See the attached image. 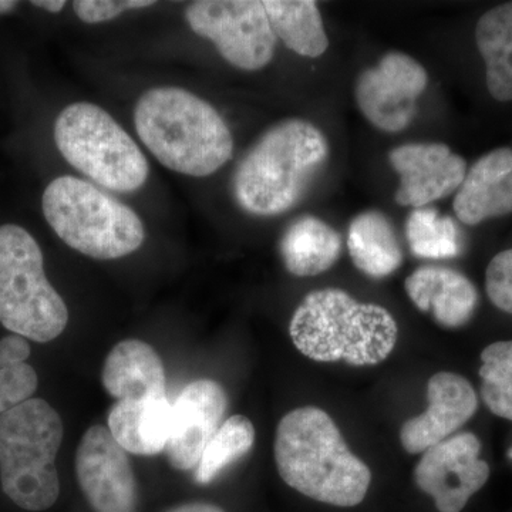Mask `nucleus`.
<instances>
[{"label":"nucleus","instance_id":"25","mask_svg":"<svg viewBox=\"0 0 512 512\" xmlns=\"http://www.w3.org/2000/svg\"><path fill=\"white\" fill-rule=\"evenodd\" d=\"M406 238L417 258H456L463 249L456 222L431 208H417L409 215Z\"/></svg>","mask_w":512,"mask_h":512},{"label":"nucleus","instance_id":"8","mask_svg":"<svg viewBox=\"0 0 512 512\" xmlns=\"http://www.w3.org/2000/svg\"><path fill=\"white\" fill-rule=\"evenodd\" d=\"M55 141L64 160L100 187L133 192L146 184L150 167L143 151L96 104L67 106L55 121Z\"/></svg>","mask_w":512,"mask_h":512},{"label":"nucleus","instance_id":"18","mask_svg":"<svg viewBox=\"0 0 512 512\" xmlns=\"http://www.w3.org/2000/svg\"><path fill=\"white\" fill-rule=\"evenodd\" d=\"M407 295L444 328H460L473 318L478 292L473 282L444 266H421L406 279Z\"/></svg>","mask_w":512,"mask_h":512},{"label":"nucleus","instance_id":"21","mask_svg":"<svg viewBox=\"0 0 512 512\" xmlns=\"http://www.w3.org/2000/svg\"><path fill=\"white\" fill-rule=\"evenodd\" d=\"M348 249L356 268L370 278H386L403 262L392 222L380 211L362 212L350 222Z\"/></svg>","mask_w":512,"mask_h":512},{"label":"nucleus","instance_id":"22","mask_svg":"<svg viewBox=\"0 0 512 512\" xmlns=\"http://www.w3.org/2000/svg\"><path fill=\"white\" fill-rule=\"evenodd\" d=\"M476 40L487 70L488 92L512 100V2L495 6L477 23Z\"/></svg>","mask_w":512,"mask_h":512},{"label":"nucleus","instance_id":"2","mask_svg":"<svg viewBox=\"0 0 512 512\" xmlns=\"http://www.w3.org/2000/svg\"><path fill=\"white\" fill-rule=\"evenodd\" d=\"M134 126L144 146L175 173L208 177L234 153V138L220 113L180 87L144 93L134 110Z\"/></svg>","mask_w":512,"mask_h":512},{"label":"nucleus","instance_id":"31","mask_svg":"<svg viewBox=\"0 0 512 512\" xmlns=\"http://www.w3.org/2000/svg\"><path fill=\"white\" fill-rule=\"evenodd\" d=\"M32 5L45 9L50 13H59L66 6V2L64 0H33Z\"/></svg>","mask_w":512,"mask_h":512},{"label":"nucleus","instance_id":"20","mask_svg":"<svg viewBox=\"0 0 512 512\" xmlns=\"http://www.w3.org/2000/svg\"><path fill=\"white\" fill-rule=\"evenodd\" d=\"M286 271L295 276H316L335 265L342 252V239L325 221L306 217L293 221L279 244Z\"/></svg>","mask_w":512,"mask_h":512},{"label":"nucleus","instance_id":"11","mask_svg":"<svg viewBox=\"0 0 512 512\" xmlns=\"http://www.w3.org/2000/svg\"><path fill=\"white\" fill-rule=\"evenodd\" d=\"M476 434L460 433L424 451L414 480L433 497L440 512H461L490 477V467L480 460Z\"/></svg>","mask_w":512,"mask_h":512},{"label":"nucleus","instance_id":"6","mask_svg":"<svg viewBox=\"0 0 512 512\" xmlns=\"http://www.w3.org/2000/svg\"><path fill=\"white\" fill-rule=\"evenodd\" d=\"M43 214L67 247L94 259H119L146 239L140 217L123 202L80 178H56L47 185Z\"/></svg>","mask_w":512,"mask_h":512},{"label":"nucleus","instance_id":"32","mask_svg":"<svg viewBox=\"0 0 512 512\" xmlns=\"http://www.w3.org/2000/svg\"><path fill=\"white\" fill-rule=\"evenodd\" d=\"M18 6V2L15 0H0V15H5V13H9L10 10H13Z\"/></svg>","mask_w":512,"mask_h":512},{"label":"nucleus","instance_id":"10","mask_svg":"<svg viewBox=\"0 0 512 512\" xmlns=\"http://www.w3.org/2000/svg\"><path fill=\"white\" fill-rule=\"evenodd\" d=\"M429 76L413 57L387 53L379 66L357 79V106L373 126L387 133H399L412 123L416 101L426 90Z\"/></svg>","mask_w":512,"mask_h":512},{"label":"nucleus","instance_id":"23","mask_svg":"<svg viewBox=\"0 0 512 512\" xmlns=\"http://www.w3.org/2000/svg\"><path fill=\"white\" fill-rule=\"evenodd\" d=\"M264 8L275 36L303 57L322 56L329 39L318 3L311 0H265Z\"/></svg>","mask_w":512,"mask_h":512},{"label":"nucleus","instance_id":"24","mask_svg":"<svg viewBox=\"0 0 512 512\" xmlns=\"http://www.w3.org/2000/svg\"><path fill=\"white\" fill-rule=\"evenodd\" d=\"M254 443L255 429L251 420L241 414L224 420L195 468V483H212L225 468L248 454Z\"/></svg>","mask_w":512,"mask_h":512},{"label":"nucleus","instance_id":"33","mask_svg":"<svg viewBox=\"0 0 512 512\" xmlns=\"http://www.w3.org/2000/svg\"><path fill=\"white\" fill-rule=\"evenodd\" d=\"M508 457H510L512 460V447L510 448V451H508Z\"/></svg>","mask_w":512,"mask_h":512},{"label":"nucleus","instance_id":"19","mask_svg":"<svg viewBox=\"0 0 512 512\" xmlns=\"http://www.w3.org/2000/svg\"><path fill=\"white\" fill-rule=\"evenodd\" d=\"M173 403L167 397L116 402L109 413V430L127 453L157 456L170 439Z\"/></svg>","mask_w":512,"mask_h":512},{"label":"nucleus","instance_id":"9","mask_svg":"<svg viewBox=\"0 0 512 512\" xmlns=\"http://www.w3.org/2000/svg\"><path fill=\"white\" fill-rule=\"evenodd\" d=\"M192 32L210 39L220 55L241 70L264 69L274 59L276 36L264 2L200 0L185 10Z\"/></svg>","mask_w":512,"mask_h":512},{"label":"nucleus","instance_id":"27","mask_svg":"<svg viewBox=\"0 0 512 512\" xmlns=\"http://www.w3.org/2000/svg\"><path fill=\"white\" fill-rule=\"evenodd\" d=\"M481 397L495 416L512 421V340L487 346L481 353Z\"/></svg>","mask_w":512,"mask_h":512},{"label":"nucleus","instance_id":"3","mask_svg":"<svg viewBox=\"0 0 512 512\" xmlns=\"http://www.w3.org/2000/svg\"><path fill=\"white\" fill-rule=\"evenodd\" d=\"M289 333L295 348L315 362L375 366L393 352L399 328L383 306L328 288L305 296L293 313Z\"/></svg>","mask_w":512,"mask_h":512},{"label":"nucleus","instance_id":"5","mask_svg":"<svg viewBox=\"0 0 512 512\" xmlns=\"http://www.w3.org/2000/svg\"><path fill=\"white\" fill-rule=\"evenodd\" d=\"M64 426L46 400L30 399L0 416L3 493L26 511H45L60 495L56 457Z\"/></svg>","mask_w":512,"mask_h":512},{"label":"nucleus","instance_id":"26","mask_svg":"<svg viewBox=\"0 0 512 512\" xmlns=\"http://www.w3.org/2000/svg\"><path fill=\"white\" fill-rule=\"evenodd\" d=\"M29 356V342L22 336L0 340V416L28 402L36 393L39 377L26 362Z\"/></svg>","mask_w":512,"mask_h":512},{"label":"nucleus","instance_id":"13","mask_svg":"<svg viewBox=\"0 0 512 512\" xmlns=\"http://www.w3.org/2000/svg\"><path fill=\"white\" fill-rule=\"evenodd\" d=\"M227 410V392L220 383L211 379L188 383L173 403L170 439L164 451L170 466L180 471L197 468Z\"/></svg>","mask_w":512,"mask_h":512},{"label":"nucleus","instance_id":"12","mask_svg":"<svg viewBox=\"0 0 512 512\" xmlns=\"http://www.w3.org/2000/svg\"><path fill=\"white\" fill-rule=\"evenodd\" d=\"M74 467L80 490L94 512H137L136 474L109 427L87 429Z\"/></svg>","mask_w":512,"mask_h":512},{"label":"nucleus","instance_id":"30","mask_svg":"<svg viewBox=\"0 0 512 512\" xmlns=\"http://www.w3.org/2000/svg\"><path fill=\"white\" fill-rule=\"evenodd\" d=\"M165 512H225L218 505L210 503H187L177 505Z\"/></svg>","mask_w":512,"mask_h":512},{"label":"nucleus","instance_id":"17","mask_svg":"<svg viewBox=\"0 0 512 512\" xmlns=\"http://www.w3.org/2000/svg\"><path fill=\"white\" fill-rule=\"evenodd\" d=\"M101 383L116 402L167 397L163 360L143 340H123L110 350L101 372Z\"/></svg>","mask_w":512,"mask_h":512},{"label":"nucleus","instance_id":"15","mask_svg":"<svg viewBox=\"0 0 512 512\" xmlns=\"http://www.w3.org/2000/svg\"><path fill=\"white\" fill-rule=\"evenodd\" d=\"M429 407L407 420L400 430V441L407 453L421 454L453 436L477 412L476 390L456 373H436L427 386Z\"/></svg>","mask_w":512,"mask_h":512},{"label":"nucleus","instance_id":"14","mask_svg":"<svg viewBox=\"0 0 512 512\" xmlns=\"http://www.w3.org/2000/svg\"><path fill=\"white\" fill-rule=\"evenodd\" d=\"M389 161L400 175L397 204L416 210L456 192L467 174L464 158L446 144H404L390 151Z\"/></svg>","mask_w":512,"mask_h":512},{"label":"nucleus","instance_id":"1","mask_svg":"<svg viewBox=\"0 0 512 512\" xmlns=\"http://www.w3.org/2000/svg\"><path fill=\"white\" fill-rule=\"evenodd\" d=\"M274 454L282 480L319 503L355 507L372 483L370 468L349 450L335 421L318 407H299L282 417Z\"/></svg>","mask_w":512,"mask_h":512},{"label":"nucleus","instance_id":"16","mask_svg":"<svg viewBox=\"0 0 512 512\" xmlns=\"http://www.w3.org/2000/svg\"><path fill=\"white\" fill-rule=\"evenodd\" d=\"M458 220L478 225L512 212V150L485 154L467 171L453 202Z\"/></svg>","mask_w":512,"mask_h":512},{"label":"nucleus","instance_id":"29","mask_svg":"<svg viewBox=\"0 0 512 512\" xmlns=\"http://www.w3.org/2000/svg\"><path fill=\"white\" fill-rule=\"evenodd\" d=\"M153 0H76L73 9L77 18L89 25L109 22L121 13L131 9H144L153 6Z\"/></svg>","mask_w":512,"mask_h":512},{"label":"nucleus","instance_id":"4","mask_svg":"<svg viewBox=\"0 0 512 512\" xmlns=\"http://www.w3.org/2000/svg\"><path fill=\"white\" fill-rule=\"evenodd\" d=\"M329 156L328 141L309 121H281L259 138L235 170L239 207L274 217L295 207Z\"/></svg>","mask_w":512,"mask_h":512},{"label":"nucleus","instance_id":"7","mask_svg":"<svg viewBox=\"0 0 512 512\" xmlns=\"http://www.w3.org/2000/svg\"><path fill=\"white\" fill-rule=\"evenodd\" d=\"M0 323L37 343L59 338L69 323L66 303L45 274L42 249L15 224L0 227Z\"/></svg>","mask_w":512,"mask_h":512},{"label":"nucleus","instance_id":"28","mask_svg":"<svg viewBox=\"0 0 512 512\" xmlns=\"http://www.w3.org/2000/svg\"><path fill=\"white\" fill-rule=\"evenodd\" d=\"M485 289L498 309L512 315V249L494 256L485 272Z\"/></svg>","mask_w":512,"mask_h":512}]
</instances>
